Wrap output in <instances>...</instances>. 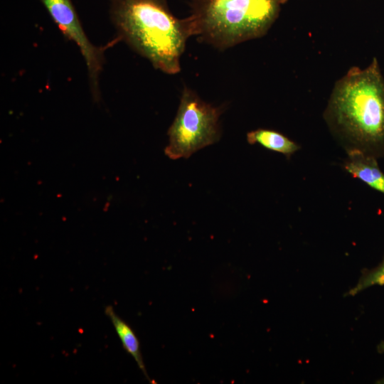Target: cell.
Instances as JSON below:
<instances>
[{"mask_svg":"<svg viewBox=\"0 0 384 384\" xmlns=\"http://www.w3.org/2000/svg\"><path fill=\"white\" fill-rule=\"evenodd\" d=\"M324 119L346 154L384 157V78L376 58L336 82Z\"/></svg>","mask_w":384,"mask_h":384,"instance_id":"cell-1","label":"cell"},{"mask_svg":"<svg viewBox=\"0 0 384 384\" xmlns=\"http://www.w3.org/2000/svg\"><path fill=\"white\" fill-rule=\"evenodd\" d=\"M111 19L118 38L168 74L181 70L180 58L192 36L188 17L176 18L166 0H112Z\"/></svg>","mask_w":384,"mask_h":384,"instance_id":"cell-2","label":"cell"},{"mask_svg":"<svg viewBox=\"0 0 384 384\" xmlns=\"http://www.w3.org/2000/svg\"><path fill=\"white\" fill-rule=\"evenodd\" d=\"M287 0H191L192 36L220 50L265 36Z\"/></svg>","mask_w":384,"mask_h":384,"instance_id":"cell-3","label":"cell"},{"mask_svg":"<svg viewBox=\"0 0 384 384\" xmlns=\"http://www.w3.org/2000/svg\"><path fill=\"white\" fill-rule=\"evenodd\" d=\"M223 110L202 100L184 87L176 115L168 130L166 155L171 159H188L197 151L217 142L221 132L219 117Z\"/></svg>","mask_w":384,"mask_h":384,"instance_id":"cell-4","label":"cell"},{"mask_svg":"<svg viewBox=\"0 0 384 384\" xmlns=\"http://www.w3.org/2000/svg\"><path fill=\"white\" fill-rule=\"evenodd\" d=\"M63 34L73 41L84 57L94 97L99 95V77L105 62V47L93 45L85 33L71 0H41Z\"/></svg>","mask_w":384,"mask_h":384,"instance_id":"cell-5","label":"cell"},{"mask_svg":"<svg viewBox=\"0 0 384 384\" xmlns=\"http://www.w3.org/2000/svg\"><path fill=\"white\" fill-rule=\"evenodd\" d=\"M377 159L359 151H351L347 153L343 168L354 178L384 194V173L380 169Z\"/></svg>","mask_w":384,"mask_h":384,"instance_id":"cell-6","label":"cell"},{"mask_svg":"<svg viewBox=\"0 0 384 384\" xmlns=\"http://www.w3.org/2000/svg\"><path fill=\"white\" fill-rule=\"evenodd\" d=\"M105 314L111 321L124 349L134 359L138 368L143 373L148 381L152 383L146 372L141 351L139 340L134 329L115 312L112 306H106Z\"/></svg>","mask_w":384,"mask_h":384,"instance_id":"cell-7","label":"cell"},{"mask_svg":"<svg viewBox=\"0 0 384 384\" xmlns=\"http://www.w3.org/2000/svg\"><path fill=\"white\" fill-rule=\"evenodd\" d=\"M247 141L250 144H258L261 146L289 158L300 149V146L282 133L273 129L259 128L247 132Z\"/></svg>","mask_w":384,"mask_h":384,"instance_id":"cell-8","label":"cell"},{"mask_svg":"<svg viewBox=\"0 0 384 384\" xmlns=\"http://www.w3.org/2000/svg\"><path fill=\"white\" fill-rule=\"evenodd\" d=\"M375 285H384V256L381 262L375 267L363 269L356 284L345 295L353 297Z\"/></svg>","mask_w":384,"mask_h":384,"instance_id":"cell-9","label":"cell"},{"mask_svg":"<svg viewBox=\"0 0 384 384\" xmlns=\"http://www.w3.org/2000/svg\"><path fill=\"white\" fill-rule=\"evenodd\" d=\"M377 351L379 353H384V341H380L377 346Z\"/></svg>","mask_w":384,"mask_h":384,"instance_id":"cell-10","label":"cell"},{"mask_svg":"<svg viewBox=\"0 0 384 384\" xmlns=\"http://www.w3.org/2000/svg\"><path fill=\"white\" fill-rule=\"evenodd\" d=\"M376 383H379V384H384V377H383L382 378H380V380H378Z\"/></svg>","mask_w":384,"mask_h":384,"instance_id":"cell-11","label":"cell"}]
</instances>
